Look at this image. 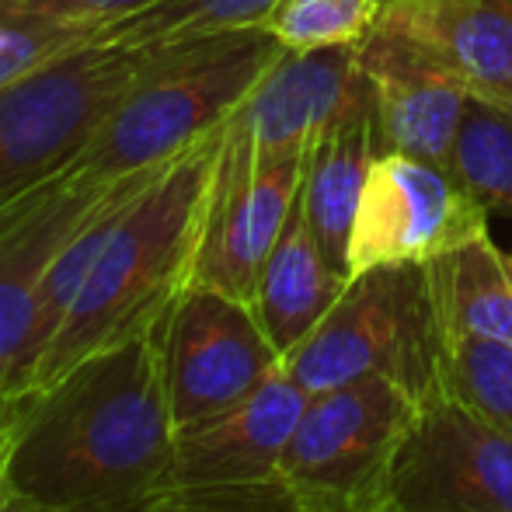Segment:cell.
I'll return each instance as SVG.
<instances>
[{
	"label": "cell",
	"instance_id": "cell-11",
	"mask_svg": "<svg viewBox=\"0 0 512 512\" xmlns=\"http://www.w3.org/2000/svg\"><path fill=\"white\" fill-rule=\"evenodd\" d=\"M307 398L310 394L283 366L234 408L178 432L164 495L220 492V488H251L276 481L279 460L290 446Z\"/></svg>",
	"mask_w": 512,
	"mask_h": 512
},
{
	"label": "cell",
	"instance_id": "cell-2",
	"mask_svg": "<svg viewBox=\"0 0 512 512\" xmlns=\"http://www.w3.org/2000/svg\"><path fill=\"white\" fill-rule=\"evenodd\" d=\"M223 129L154 171L122 209L60 331L35 359L21 394L53 384L81 359L157 328L196 279L209 185Z\"/></svg>",
	"mask_w": 512,
	"mask_h": 512
},
{
	"label": "cell",
	"instance_id": "cell-22",
	"mask_svg": "<svg viewBox=\"0 0 512 512\" xmlns=\"http://www.w3.org/2000/svg\"><path fill=\"white\" fill-rule=\"evenodd\" d=\"M446 391L512 432V345L446 335Z\"/></svg>",
	"mask_w": 512,
	"mask_h": 512
},
{
	"label": "cell",
	"instance_id": "cell-8",
	"mask_svg": "<svg viewBox=\"0 0 512 512\" xmlns=\"http://www.w3.org/2000/svg\"><path fill=\"white\" fill-rule=\"evenodd\" d=\"M307 154L265 157L244 126H223L192 283L251 304L258 272L300 199Z\"/></svg>",
	"mask_w": 512,
	"mask_h": 512
},
{
	"label": "cell",
	"instance_id": "cell-9",
	"mask_svg": "<svg viewBox=\"0 0 512 512\" xmlns=\"http://www.w3.org/2000/svg\"><path fill=\"white\" fill-rule=\"evenodd\" d=\"M387 512H512V432L446 387L425 394L394 464Z\"/></svg>",
	"mask_w": 512,
	"mask_h": 512
},
{
	"label": "cell",
	"instance_id": "cell-27",
	"mask_svg": "<svg viewBox=\"0 0 512 512\" xmlns=\"http://www.w3.org/2000/svg\"><path fill=\"white\" fill-rule=\"evenodd\" d=\"M509 265H512V251H509Z\"/></svg>",
	"mask_w": 512,
	"mask_h": 512
},
{
	"label": "cell",
	"instance_id": "cell-18",
	"mask_svg": "<svg viewBox=\"0 0 512 512\" xmlns=\"http://www.w3.org/2000/svg\"><path fill=\"white\" fill-rule=\"evenodd\" d=\"M425 265L446 335H481L512 345V265L492 237L481 234Z\"/></svg>",
	"mask_w": 512,
	"mask_h": 512
},
{
	"label": "cell",
	"instance_id": "cell-6",
	"mask_svg": "<svg viewBox=\"0 0 512 512\" xmlns=\"http://www.w3.org/2000/svg\"><path fill=\"white\" fill-rule=\"evenodd\" d=\"M140 60L91 39L0 88V209L74 168Z\"/></svg>",
	"mask_w": 512,
	"mask_h": 512
},
{
	"label": "cell",
	"instance_id": "cell-7",
	"mask_svg": "<svg viewBox=\"0 0 512 512\" xmlns=\"http://www.w3.org/2000/svg\"><path fill=\"white\" fill-rule=\"evenodd\" d=\"M161 359L178 432L234 408L283 370V356L255 307L199 283L164 317Z\"/></svg>",
	"mask_w": 512,
	"mask_h": 512
},
{
	"label": "cell",
	"instance_id": "cell-25",
	"mask_svg": "<svg viewBox=\"0 0 512 512\" xmlns=\"http://www.w3.org/2000/svg\"><path fill=\"white\" fill-rule=\"evenodd\" d=\"M21 405H25V394L11 391V387H0V471H4L7 446H11L14 425H18Z\"/></svg>",
	"mask_w": 512,
	"mask_h": 512
},
{
	"label": "cell",
	"instance_id": "cell-3",
	"mask_svg": "<svg viewBox=\"0 0 512 512\" xmlns=\"http://www.w3.org/2000/svg\"><path fill=\"white\" fill-rule=\"evenodd\" d=\"M140 53L136 77L74 164L98 182L168 164L223 129L286 49L265 28H241Z\"/></svg>",
	"mask_w": 512,
	"mask_h": 512
},
{
	"label": "cell",
	"instance_id": "cell-12",
	"mask_svg": "<svg viewBox=\"0 0 512 512\" xmlns=\"http://www.w3.org/2000/svg\"><path fill=\"white\" fill-rule=\"evenodd\" d=\"M105 185L108 178L98 182L70 168L14 206L0 209V387L14 391V377L39 317L42 279Z\"/></svg>",
	"mask_w": 512,
	"mask_h": 512
},
{
	"label": "cell",
	"instance_id": "cell-5",
	"mask_svg": "<svg viewBox=\"0 0 512 512\" xmlns=\"http://www.w3.org/2000/svg\"><path fill=\"white\" fill-rule=\"evenodd\" d=\"M418 398L391 380H356L307 398L276 481L297 512H387L394 464Z\"/></svg>",
	"mask_w": 512,
	"mask_h": 512
},
{
	"label": "cell",
	"instance_id": "cell-21",
	"mask_svg": "<svg viewBox=\"0 0 512 512\" xmlns=\"http://www.w3.org/2000/svg\"><path fill=\"white\" fill-rule=\"evenodd\" d=\"M384 0H279L262 28L283 49L304 53L324 46H359L373 35Z\"/></svg>",
	"mask_w": 512,
	"mask_h": 512
},
{
	"label": "cell",
	"instance_id": "cell-23",
	"mask_svg": "<svg viewBox=\"0 0 512 512\" xmlns=\"http://www.w3.org/2000/svg\"><path fill=\"white\" fill-rule=\"evenodd\" d=\"M91 39H95L91 28L21 11L0 0V88Z\"/></svg>",
	"mask_w": 512,
	"mask_h": 512
},
{
	"label": "cell",
	"instance_id": "cell-26",
	"mask_svg": "<svg viewBox=\"0 0 512 512\" xmlns=\"http://www.w3.org/2000/svg\"><path fill=\"white\" fill-rule=\"evenodd\" d=\"M0 512H53L46 506H39L35 499H28V495H21L18 488L7 481V474L0 471Z\"/></svg>",
	"mask_w": 512,
	"mask_h": 512
},
{
	"label": "cell",
	"instance_id": "cell-20",
	"mask_svg": "<svg viewBox=\"0 0 512 512\" xmlns=\"http://www.w3.org/2000/svg\"><path fill=\"white\" fill-rule=\"evenodd\" d=\"M453 178L488 213L512 216V112L481 98H467L457 140Z\"/></svg>",
	"mask_w": 512,
	"mask_h": 512
},
{
	"label": "cell",
	"instance_id": "cell-1",
	"mask_svg": "<svg viewBox=\"0 0 512 512\" xmlns=\"http://www.w3.org/2000/svg\"><path fill=\"white\" fill-rule=\"evenodd\" d=\"M161 324L25 394L4 457L21 495L53 512L154 509L178 439Z\"/></svg>",
	"mask_w": 512,
	"mask_h": 512
},
{
	"label": "cell",
	"instance_id": "cell-10",
	"mask_svg": "<svg viewBox=\"0 0 512 512\" xmlns=\"http://www.w3.org/2000/svg\"><path fill=\"white\" fill-rule=\"evenodd\" d=\"M488 234V209L422 157L384 150L373 161L349 241V279L380 265L432 262Z\"/></svg>",
	"mask_w": 512,
	"mask_h": 512
},
{
	"label": "cell",
	"instance_id": "cell-4",
	"mask_svg": "<svg viewBox=\"0 0 512 512\" xmlns=\"http://www.w3.org/2000/svg\"><path fill=\"white\" fill-rule=\"evenodd\" d=\"M307 394L391 380L411 398L446 384V324L429 265H380L349 279L324 321L283 359Z\"/></svg>",
	"mask_w": 512,
	"mask_h": 512
},
{
	"label": "cell",
	"instance_id": "cell-15",
	"mask_svg": "<svg viewBox=\"0 0 512 512\" xmlns=\"http://www.w3.org/2000/svg\"><path fill=\"white\" fill-rule=\"evenodd\" d=\"M380 25L429 49L471 98L512 112V0H384Z\"/></svg>",
	"mask_w": 512,
	"mask_h": 512
},
{
	"label": "cell",
	"instance_id": "cell-14",
	"mask_svg": "<svg viewBox=\"0 0 512 512\" xmlns=\"http://www.w3.org/2000/svg\"><path fill=\"white\" fill-rule=\"evenodd\" d=\"M359 84V46L286 49L234 112V122L248 129L258 154H304L356 98Z\"/></svg>",
	"mask_w": 512,
	"mask_h": 512
},
{
	"label": "cell",
	"instance_id": "cell-16",
	"mask_svg": "<svg viewBox=\"0 0 512 512\" xmlns=\"http://www.w3.org/2000/svg\"><path fill=\"white\" fill-rule=\"evenodd\" d=\"M363 70V67H359ZM384 154L373 88L363 74L356 98L328 122L307 154L300 203L328 262L349 276V241L373 161Z\"/></svg>",
	"mask_w": 512,
	"mask_h": 512
},
{
	"label": "cell",
	"instance_id": "cell-17",
	"mask_svg": "<svg viewBox=\"0 0 512 512\" xmlns=\"http://www.w3.org/2000/svg\"><path fill=\"white\" fill-rule=\"evenodd\" d=\"M345 286H349V276L328 262L304 213V203L297 199L276 248L269 251L262 272H258L255 297H251V307L279 356H290L324 321V314L338 304Z\"/></svg>",
	"mask_w": 512,
	"mask_h": 512
},
{
	"label": "cell",
	"instance_id": "cell-24",
	"mask_svg": "<svg viewBox=\"0 0 512 512\" xmlns=\"http://www.w3.org/2000/svg\"><path fill=\"white\" fill-rule=\"evenodd\" d=\"M7 4L98 32V28L115 25V21H122V18H129V14L143 11V7L157 4V0H7Z\"/></svg>",
	"mask_w": 512,
	"mask_h": 512
},
{
	"label": "cell",
	"instance_id": "cell-19",
	"mask_svg": "<svg viewBox=\"0 0 512 512\" xmlns=\"http://www.w3.org/2000/svg\"><path fill=\"white\" fill-rule=\"evenodd\" d=\"M276 4L279 0H157L115 25L98 28L95 39L126 49H161L206 35L262 28Z\"/></svg>",
	"mask_w": 512,
	"mask_h": 512
},
{
	"label": "cell",
	"instance_id": "cell-13",
	"mask_svg": "<svg viewBox=\"0 0 512 512\" xmlns=\"http://www.w3.org/2000/svg\"><path fill=\"white\" fill-rule=\"evenodd\" d=\"M359 67L373 88L380 143L439 168H453V140L467 108L460 81L415 39L377 25L359 42Z\"/></svg>",
	"mask_w": 512,
	"mask_h": 512
}]
</instances>
